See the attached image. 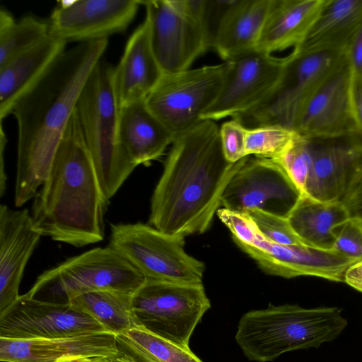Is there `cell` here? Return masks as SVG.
I'll return each mask as SVG.
<instances>
[{"mask_svg":"<svg viewBox=\"0 0 362 362\" xmlns=\"http://www.w3.org/2000/svg\"><path fill=\"white\" fill-rule=\"evenodd\" d=\"M108 39L65 50L43 77L15 103L18 158L15 206L35 198L47 180L79 94L101 60Z\"/></svg>","mask_w":362,"mask_h":362,"instance_id":"6da1fadb","label":"cell"},{"mask_svg":"<svg viewBox=\"0 0 362 362\" xmlns=\"http://www.w3.org/2000/svg\"><path fill=\"white\" fill-rule=\"evenodd\" d=\"M247 157L227 160L220 127L213 120H202L177 135L151 197L150 225L173 236L204 233L226 185Z\"/></svg>","mask_w":362,"mask_h":362,"instance_id":"7a4b0ae2","label":"cell"},{"mask_svg":"<svg viewBox=\"0 0 362 362\" xmlns=\"http://www.w3.org/2000/svg\"><path fill=\"white\" fill-rule=\"evenodd\" d=\"M105 196L74 109L31 216L42 236L77 247L105 238Z\"/></svg>","mask_w":362,"mask_h":362,"instance_id":"3957f363","label":"cell"},{"mask_svg":"<svg viewBox=\"0 0 362 362\" xmlns=\"http://www.w3.org/2000/svg\"><path fill=\"white\" fill-rule=\"evenodd\" d=\"M346 325L338 308L270 305L243 315L235 338L247 358L267 362L286 352L319 347L338 337Z\"/></svg>","mask_w":362,"mask_h":362,"instance_id":"277c9868","label":"cell"},{"mask_svg":"<svg viewBox=\"0 0 362 362\" xmlns=\"http://www.w3.org/2000/svg\"><path fill=\"white\" fill-rule=\"evenodd\" d=\"M114 67L100 60L78 98L75 110L103 192L112 198L137 167L119 140L121 107L113 81Z\"/></svg>","mask_w":362,"mask_h":362,"instance_id":"5b68a950","label":"cell"},{"mask_svg":"<svg viewBox=\"0 0 362 362\" xmlns=\"http://www.w3.org/2000/svg\"><path fill=\"white\" fill-rule=\"evenodd\" d=\"M145 280L127 258L108 245L95 247L45 271L26 294L42 300L66 303L98 291L134 294Z\"/></svg>","mask_w":362,"mask_h":362,"instance_id":"8992f818","label":"cell"},{"mask_svg":"<svg viewBox=\"0 0 362 362\" xmlns=\"http://www.w3.org/2000/svg\"><path fill=\"white\" fill-rule=\"evenodd\" d=\"M289 56L278 86L263 103L238 119L243 124H279L294 130L308 103L346 62L345 51L303 52L295 47Z\"/></svg>","mask_w":362,"mask_h":362,"instance_id":"52a82bcc","label":"cell"},{"mask_svg":"<svg viewBox=\"0 0 362 362\" xmlns=\"http://www.w3.org/2000/svg\"><path fill=\"white\" fill-rule=\"evenodd\" d=\"M210 307L202 284L146 279L132 296L139 326L185 349H190L191 335Z\"/></svg>","mask_w":362,"mask_h":362,"instance_id":"ba28073f","label":"cell"},{"mask_svg":"<svg viewBox=\"0 0 362 362\" xmlns=\"http://www.w3.org/2000/svg\"><path fill=\"white\" fill-rule=\"evenodd\" d=\"M109 246L127 258L146 279L202 284L204 264L185 250V238L142 223L110 225Z\"/></svg>","mask_w":362,"mask_h":362,"instance_id":"9c48e42d","label":"cell"},{"mask_svg":"<svg viewBox=\"0 0 362 362\" xmlns=\"http://www.w3.org/2000/svg\"><path fill=\"white\" fill-rule=\"evenodd\" d=\"M228 62L163 74L147 95L149 110L175 136L202 121L223 86Z\"/></svg>","mask_w":362,"mask_h":362,"instance_id":"30bf717a","label":"cell"},{"mask_svg":"<svg viewBox=\"0 0 362 362\" xmlns=\"http://www.w3.org/2000/svg\"><path fill=\"white\" fill-rule=\"evenodd\" d=\"M141 4L151 47L163 74L190 69L210 47L203 21L189 12L184 0L141 1Z\"/></svg>","mask_w":362,"mask_h":362,"instance_id":"8fae6325","label":"cell"},{"mask_svg":"<svg viewBox=\"0 0 362 362\" xmlns=\"http://www.w3.org/2000/svg\"><path fill=\"white\" fill-rule=\"evenodd\" d=\"M249 156L226 185L221 206L238 213L258 209L287 218L302 192L278 161Z\"/></svg>","mask_w":362,"mask_h":362,"instance_id":"7c38bea8","label":"cell"},{"mask_svg":"<svg viewBox=\"0 0 362 362\" xmlns=\"http://www.w3.org/2000/svg\"><path fill=\"white\" fill-rule=\"evenodd\" d=\"M289 57L254 50L228 61L222 89L202 120L239 119L259 107L278 86Z\"/></svg>","mask_w":362,"mask_h":362,"instance_id":"4fadbf2b","label":"cell"},{"mask_svg":"<svg viewBox=\"0 0 362 362\" xmlns=\"http://www.w3.org/2000/svg\"><path fill=\"white\" fill-rule=\"evenodd\" d=\"M109 332L69 303L51 302L26 293L0 313V338L49 339Z\"/></svg>","mask_w":362,"mask_h":362,"instance_id":"5bb4252c","label":"cell"},{"mask_svg":"<svg viewBox=\"0 0 362 362\" xmlns=\"http://www.w3.org/2000/svg\"><path fill=\"white\" fill-rule=\"evenodd\" d=\"M141 1H61L48 21L49 36L67 44L108 39L123 33L134 19Z\"/></svg>","mask_w":362,"mask_h":362,"instance_id":"9a60e30c","label":"cell"},{"mask_svg":"<svg viewBox=\"0 0 362 362\" xmlns=\"http://www.w3.org/2000/svg\"><path fill=\"white\" fill-rule=\"evenodd\" d=\"M310 142L313 163L303 196L323 202H343L362 180V137Z\"/></svg>","mask_w":362,"mask_h":362,"instance_id":"2e32d148","label":"cell"},{"mask_svg":"<svg viewBox=\"0 0 362 362\" xmlns=\"http://www.w3.org/2000/svg\"><path fill=\"white\" fill-rule=\"evenodd\" d=\"M238 247L265 273L284 278L313 276L344 282L346 269L356 262L334 250L274 243L259 230L250 244Z\"/></svg>","mask_w":362,"mask_h":362,"instance_id":"e0dca14e","label":"cell"},{"mask_svg":"<svg viewBox=\"0 0 362 362\" xmlns=\"http://www.w3.org/2000/svg\"><path fill=\"white\" fill-rule=\"evenodd\" d=\"M351 81L346 62L308 103L294 130L309 141L359 135L353 112Z\"/></svg>","mask_w":362,"mask_h":362,"instance_id":"ac0fdd59","label":"cell"},{"mask_svg":"<svg viewBox=\"0 0 362 362\" xmlns=\"http://www.w3.org/2000/svg\"><path fill=\"white\" fill-rule=\"evenodd\" d=\"M42 234L27 209L0 206V313L20 296L25 266Z\"/></svg>","mask_w":362,"mask_h":362,"instance_id":"d6986e66","label":"cell"},{"mask_svg":"<svg viewBox=\"0 0 362 362\" xmlns=\"http://www.w3.org/2000/svg\"><path fill=\"white\" fill-rule=\"evenodd\" d=\"M118 351L116 334L110 332L49 339L0 338V361L5 362H62Z\"/></svg>","mask_w":362,"mask_h":362,"instance_id":"ffe728a7","label":"cell"},{"mask_svg":"<svg viewBox=\"0 0 362 362\" xmlns=\"http://www.w3.org/2000/svg\"><path fill=\"white\" fill-rule=\"evenodd\" d=\"M163 72L153 52L146 19L129 38L124 53L114 67L115 93L121 107L144 100Z\"/></svg>","mask_w":362,"mask_h":362,"instance_id":"44dd1931","label":"cell"},{"mask_svg":"<svg viewBox=\"0 0 362 362\" xmlns=\"http://www.w3.org/2000/svg\"><path fill=\"white\" fill-rule=\"evenodd\" d=\"M66 43L50 36L0 68V119L12 112L16 101L34 86L65 51Z\"/></svg>","mask_w":362,"mask_h":362,"instance_id":"7402d4cb","label":"cell"},{"mask_svg":"<svg viewBox=\"0 0 362 362\" xmlns=\"http://www.w3.org/2000/svg\"><path fill=\"white\" fill-rule=\"evenodd\" d=\"M329 0H274L255 50L272 54L300 45Z\"/></svg>","mask_w":362,"mask_h":362,"instance_id":"603a6c76","label":"cell"},{"mask_svg":"<svg viewBox=\"0 0 362 362\" xmlns=\"http://www.w3.org/2000/svg\"><path fill=\"white\" fill-rule=\"evenodd\" d=\"M119 134L124 151L136 166L159 158L175 139L149 110L145 100L121 109Z\"/></svg>","mask_w":362,"mask_h":362,"instance_id":"cb8c5ba5","label":"cell"},{"mask_svg":"<svg viewBox=\"0 0 362 362\" xmlns=\"http://www.w3.org/2000/svg\"><path fill=\"white\" fill-rule=\"evenodd\" d=\"M274 0H240L211 45L224 62L256 49Z\"/></svg>","mask_w":362,"mask_h":362,"instance_id":"d4e9b609","label":"cell"},{"mask_svg":"<svg viewBox=\"0 0 362 362\" xmlns=\"http://www.w3.org/2000/svg\"><path fill=\"white\" fill-rule=\"evenodd\" d=\"M362 24V0H329L305 41L301 52L345 51Z\"/></svg>","mask_w":362,"mask_h":362,"instance_id":"484cf974","label":"cell"},{"mask_svg":"<svg viewBox=\"0 0 362 362\" xmlns=\"http://www.w3.org/2000/svg\"><path fill=\"white\" fill-rule=\"evenodd\" d=\"M349 217L342 202H323L303 196L287 218L296 235L306 245L333 250V230Z\"/></svg>","mask_w":362,"mask_h":362,"instance_id":"4316f807","label":"cell"},{"mask_svg":"<svg viewBox=\"0 0 362 362\" xmlns=\"http://www.w3.org/2000/svg\"><path fill=\"white\" fill-rule=\"evenodd\" d=\"M132 296L128 293L105 290L79 295L67 303L117 336L139 326L132 310Z\"/></svg>","mask_w":362,"mask_h":362,"instance_id":"83f0119b","label":"cell"},{"mask_svg":"<svg viewBox=\"0 0 362 362\" xmlns=\"http://www.w3.org/2000/svg\"><path fill=\"white\" fill-rule=\"evenodd\" d=\"M119 349L135 362H202L190 349H182L141 326L116 336Z\"/></svg>","mask_w":362,"mask_h":362,"instance_id":"f1b7e54d","label":"cell"},{"mask_svg":"<svg viewBox=\"0 0 362 362\" xmlns=\"http://www.w3.org/2000/svg\"><path fill=\"white\" fill-rule=\"evenodd\" d=\"M49 36L48 22L27 16L16 21L0 10V68L9 60Z\"/></svg>","mask_w":362,"mask_h":362,"instance_id":"f546056e","label":"cell"},{"mask_svg":"<svg viewBox=\"0 0 362 362\" xmlns=\"http://www.w3.org/2000/svg\"><path fill=\"white\" fill-rule=\"evenodd\" d=\"M299 134L293 129L279 124L247 129V156L279 160L293 146Z\"/></svg>","mask_w":362,"mask_h":362,"instance_id":"4dcf8cb0","label":"cell"},{"mask_svg":"<svg viewBox=\"0 0 362 362\" xmlns=\"http://www.w3.org/2000/svg\"><path fill=\"white\" fill-rule=\"evenodd\" d=\"M304 195L313 163L310 141L300 135L291 148L278 160Z\"/></svg>","mask_w":362,"mask_h":362,"instance_id":"1f68e13d","label":"cell"},{"mask_svg":"<svg viewBox=\"0 0 362 362\" xmlns=\"http://www.w3.org/2000/svg\"><path fill=\"white\" fill-rule=\"evenodd\" d=\"M257 226L259 232L269 241L285 245H306L293 231L287 218L258 209L246 213Z\"/></svg>","mask_w":362,"mask_h":362,"instance_id":"d6a6232c","label":"cell"},{"mask_svg":"<svg viewBox=\"0 0 362 362\" xmlns=\"http://www.w3.org/2000/svg\"><path fill=\"white\" fill-rule=\"evenodd\" d=\"M333 250L356 262L362 260V223L349 218L333 230Z\"/></svg>","mask_w":362,"mask_h":362,"instance_id":"836d02e7","label":"cell"},{"mask_svg":"<svg viewBox=\"0 0 362 362\" xmlns=\"http://www.w3.org/2000/svg\"><path fill=\"white\" fill-rule=\"evenodd\" d=\"M247 129L238 119L225 122L220 127V139L223 152L227 160L235 163L249 156L245 152Z\"/></svg>","mask_w":362,"mask_h":362,"instance_id":"e575fe53","label":"cell"},{"mask_svg":"<svg viewBox=\"0 0 362 362\" xmlns=\"http://www.w3.org/2000/svg\"><path fill=\"white\" fill-rule=\"evenodd\" d=\"M239 1L240 0H206L204 25L210 47L219 28Z\"/></svg>","mask_w":362,"mask_h":362,"instance_id":"d590c367","label":"cell"},{"mask_svg":"<svg viewBox=\"0 0 362 362\" xmlns=\"http://www.w3.org/2000/svg\"><path fill=\"white\" fill-rule=\"evenodd\" d=\"M345 54L351 78L362 76V24L349 41Z\"/></svg>","mask_w":362,"mask_h":362,"instance_id":"8d00e7d4","label":"cell"},{"mask_svg":"<svg viewBox=\"0 0 362 362\" xmlns=\"http://www.w3.org/2000/svg\"><path fill=\"white\" fill-rule=\"evenodd\" d=\"M351 82L354 116L358 133L362 137V76L354 79L351 78Z\"/></svg>","mask_w":362,"mask_h":362,"instance_id":"74e56055","label":"cell"},{"mask_svg":"<svg viewBox=\"0 0 362 362\" xmlns=\"http://www.w3.org/2000/svg\"><path fill=\"white\" fill-rule=\"evenodd\" d=\"M342 203L346 208L349 217L362 223V180Z\"/></svg>","mask_w":362,"mask_h":362,"instance_id":"f35d334b","label":"cell"},{"mask_svg":"<svg viewBox=\"0 0 362 362\" xmlns=\"http://www.w3.org/2000/svg\"><path fill=\"white\" fill-rule=\"evenodd\" d=\"M344 282L362 292V260L354 262L348 267Z\"/></svg>","mask_w":362,"mask_h":362,"instance_id":"ab89813d","label":"cell"},{"mask_svg":"<svg viewBox=\"0 0 362 362\" xmlns=\"http://www.w3.org/2000/svg\"><path fill=\"white\" fill-rule=\"evenodd\" d=\"M78 362H135L129 355L119 349L116 354L105 356L77 359Z\"/></svg>","mask_w":362,"mask_h":362,"instance_id":"60d3db41","label":"cell"},{"mask_svg":"<svg viewBox=\"0 0 362 362\" xmlns=\"http://www.w3.org/2000/svg\"><path fill=\"white\" fill-rule=\"evenodd\" d=\"M0 130V197H2L6 192L7 180L4 165V153L6 144V137L2 125H1Z\"/></svg>","mask_w":362,"mask_h":362,"instance_id":"b9f144b4","label":"cell"},{"mask_svg":"<svg viewBox=\"0 0 362 362\" xmlns=\"http://www.w3.org/2000/svg\"><path fill=\"white\" fill-rule=\"evenodd\" d=\"M62 362H78L77 359L76 360H68V361H64Z\"/></svg>","mask_w":362,"mask_h":362,"instance_id":"7bdbcfd3","label":"cell"}]
</instances>
